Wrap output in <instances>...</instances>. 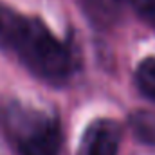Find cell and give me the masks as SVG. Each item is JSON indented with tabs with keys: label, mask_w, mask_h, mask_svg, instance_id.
Segmentation results:
<instances>
[{
	"label": "cell",
	"mask_w": 155,
	"mask_h": 155,
	"mask_svg": "<svg viewBox=\"0 0 155 155\" xmlns=\"http://www.w3.org/2000/svg\"><path fill=\"white\" fill-rule=\"evenodd\" d=\"M25 67L47 81H65L76 69L74 54L40 18H27L13 47Z\"/></svg>",
	"instance_id": "6da1fadb"
},
{
	"label": "cell",
	"mask_w": 155,
	"mask_h": 155,
	"mask_svg": "<svg viewBox=\"0 0 155 155\" xmlns=\"http://www.w3.org/2000/svg\"><path fill=\"white\" fill-rule=\"evenodd\" d=\"M0 126L20 155H58L60 152L58 121L38 108L7 103L0 110Z\"/></svg>",
	"instance_id": "7a4b0ae2"
},
{
	"label": "cell",
	"mask_w": 155,
	"mask_h": 155,
	"mask_svg": "<svg viewBox=\"0 0 155 155\" xmlns=\"http://www.w3.org/2000/svg\"><path fill=\"white\" fill-rule=\"evenodd\" d=\"M121 128L114 119L92 121L81 137L76 155H117Z\"/></svg>",
	"instance_id": "3957f363"
},
{
	"label": "cell",
	"mask_w": 155,
	"mask_h": 155,
	"mask_svg": "<svg viewBox=\"0 0 155 155\" xmlns=\"http://www.w3.org/2000/svg\"><path fill=\"white\" fill-rule=\"evenodd\" d=\"M88 20L97 27H108L117 22L123 0H79Z\"/></svg>",
	"instance_id": "277c9868"
},
{
	"label": "cell",
	"mask_w": 155,
	"mask_h": 155,
	"mask_svg": "<svg viewBox=\"0 0 155 155\" xmlns=\"http://www.w3.org/2000/svg\"><path fill=\"white\" fill-rule=\"evenodd\" d=\"M25 20L27 18L16 13L13 7L0 2V49L15 47L16 40L25 25Z\"/></svg>",
	"instance_id": "5b68a950"
},
{
	"label": "cell",
	"mask_w": 155,
	"mask_h": 155,
	"mask_svg": "<svg viewBox=\"0 0 155 155\" xmlns=\"http://www.w3.org/2000/svg\"><path fill=\"white\" fill-rule=\"evenodd\" d=\"M130 126L134 135L144 143L155 144V114L148 110H137L130 116Z\"/></svg>",
	"instance_id": "8992f818"
},
{
	"label": "cell",
	"mask_w": 155,
	"mask_h": 155,
	"mask_svg": "<svg viewBox=\"0 0 155 155\" xmlns=\"http://www.w3.org/2000/svg\"><path fill=\"white\" fill-rule=\"evenodd\" d=\"M135 83L146 97L155 101V56H148L139 63L135 71Z\"/></svg>",
	"instance_id": "52a82bcc"
},
{
	"label": "cell",
	"mask_w": 155,
	"mask_h": 155,
	"mask_svg": "<svg viewBox=\"0 0 155 155\" xmlns=\"http://www.w3.org/2000/svg\"><path fill=\"white\" fill-rule=\"evenodd\" d=\"M130 4L141 20L155 27V0H130Z\"/></svg>",
	"instance_id": "ba28073f"
}]
</instances>
